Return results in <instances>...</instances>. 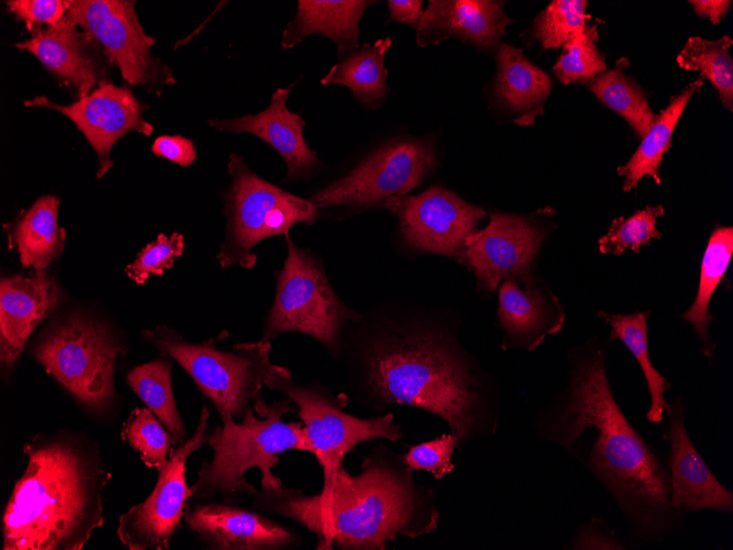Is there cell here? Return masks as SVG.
<instances>
[{
  "label": "cell",
  "instance_id": "1f68e13d",
  "mask_svg": "<svg viewBox=\"0 0 733 550\" xmlns=\"http://www.w3.org/2000/svg\"><path fill=\"white\" fill-rule=\"evenodd\" d=\"M623 61L621 59L616 68L596 76L587 87L602 103L619 113L642 138L655 115L643 90L624 74L627 64Z\"/></svg>",
  "mask_w": 733,
  "mask_h": 550
},
{
  "label": "cell",
  "instance_id": "7c38bea8",
  "mask_svg": "<svg viewBox=\"0 0 733 550\" xmlns=\"http://www.w3.org/2000/svg\"><path fill=\"white\" fill-rule=\"evenodd\" d=\"M436 150L427 138L394 139L365 158L351 172L315 193L319 209L384 205L420 186L436 167Z\"/></svg>",
  "mask_w": 733,
  "mask_h": 550
},
{
  "label": "cell",
  "instance_id": "74e56055",
  "mask_svg": "<svg viewBox=\"0 0 733 550\" xmlns=\"http://www.w3.org/2000/svg\"><path fill=\"white\" fill-rule=\"evenodd\" d=\"M184 238L179 233L158 237L144 247L136 259L126 267L127 276L137 284H144L151 274L161 276L172 267L174 259L183 254Z\"/></svg>",
  "mask_w": 733,
  "mask_h": 550
},
{
  "label": "cell",
  "instance_id": "4fadbf2b",
  "mask_svg": "<svg viewBox=\"0 0 733 550\" xmlns=\"http://www.w3.org/2000/svg\"><path fill=\"white\" fill-rule=\"evenodd\" d=\"M210 413L202 408L198 426L189 439L172 448L167 462L158 469V480L149 496L119 517L120 541L131 550H165L180 527L185 502L193 496L185 481L189 457L204 444Z\"/></svg>",
  "mask_w": 733,
  "mask_h": 550
},
{
  "label": "cell",
  "instance_id": "f546056e",
  "mask_svg": "<svg viewBox=\"0 0 733 550\" xmlns=\"http://www.w3.org/2000/svg\"><path fill=\"white\" fill-rule=\"evenodd\" d=\"M650 313L651 311H638L623 315L599 311L598 317L610 326V338L621 340L641 366L651 396V407L646 413V419L656 424L663 420L664 411L667 412L670 406L664 399V393L669 389L670 383L650 361L647 341Z\"/></svg>",
  "mask_w": 733,
  "mask_h": 550
},
{
  "label": "cell",
  "instance_id": "d6986e66",
  "mask_svg": "<svg viewBox=\"0 0 733 550\" xmlns=\"http://www.w3.org/2000/svg\"><path fill=\"white\" fill-rule=\"evenodd\" d=\"M59 303L56 280L45 271H35L32 277L18 274L1 279L0 361L4 369L16 362L35 327Z\"/></svg>",
  "mask_w": 733,
  "mask_h": 550
},
{
  "label": "cell",
  "instance_id": "d6a6232c",
  "mask_svg": "<svg viewBox=\"0 0 733 550\" xmlns=\"http://www.w3.org/2000/svg\"><path fill=\"white\" fill-rule=\"evenodd\" d=\"M732 44L728 35L715 41L692 36L676 59L680 68L699 71L703 79H708L730 111L733 109V60L729 53Z\"/></svg>",
  "mask_w": 733,
  "mask_h": 550
},
{
  "label": "cell",
  "instance_id": "6da1fadb",
  "mask_svg": "<svg viewBox=\"0 0 733 550\" xmlns=\"http://www.w3.org/2000/svg\"><path fill=\"white\" fill-rule=\"evenodd\" d=\"M535 424L540 438L561 448L587 438L568 452L609 491L638 542L663 540L681 527L683 515L669 504L667 464L617 403L601 347L576 353L566 391Z\"/></svg>",
  "mask_w": 733,
  "mask_h": 550
},
{
  "label": "cell",
  "instance_id": "ffe728a7",
  "mask_svg": "<svg viewBox=\"0 0 733 550\" xmlns=\"http://www.w3.org/2000/svg\"><path fill=\"white\" fill-rule=\"evenodd\" d=\"M498 323L504 330L503 349L534 350L548 335L561 330L565 313L559 299L530 276L507 278L499 284Z\"/></svg>",
  "mask_w": 733,
  "mask_h": 550
},
{
  "label": "cell",
  "instance_id": "8fae6325",
  "mask_svg": "<svg viewBox=\"0 0 733 550\" xmlns=\"http://www.w3.org/2000/svg\"><path fill=\"white\" fill-rule=\"evenodd\" d=\"M67 15L93 36L131 87L159 96L176 85L171 68L151 53L156 38L145 33L135 1L68 0Z\"/></svg>",
  "mask_w": 733,
  "mask_h": 550
},
{
  "label": "cell",
  "instance_id": "ac0fdd59",
  "mask_svg": "<svg viewBox=\"0 0 733 550\" xmlns=\"http://www.w3.org/2000/svg\"><path fill=\"white\" fill-rule=\"evenodd\" d=\"M663 439L669 442V504L680 515L698 509L731 514L733 493L719 482L693 446L684 419L679 397L670 404Z\"/></svg>",
  "mask_w": 733,
  "mask_h": 550
},
{
  "label": "cell",
  "instance_id": "ba28073f",
  "mask_svg": "<svg viewBox=\"0 0 733 550\" xmlns=\"http://www.w3.org/2000/svg\"><path fill=\"white\" fill-rule=\"evenodd\" d=\"M230 184L225 197L226 237L216 258L222 267L234 263L252 268L257 256L252 247L271 236L286 235L297 223L311 225L318 209L252 172L244 159L229 155Z\"/></svg>",
  "mask_w": 733,
  "mask_h": 550
},
{
  "label": "cell",
  "instance_id": "3957f363",
  "mask_svg": "<svg viewBox=\"0 0 733 550\" xmlns=\"http://www.w3.org/2000/svg\"><path fill=\"white\" fill-rule=\"evenodd\" d=\"M253 506L290 518L311 530L318 550H383L397 536L416 538L438 528L433 492L418 484L413 470L385 445L371 449L361 473L340 467L325 492L295 489L258 491Z\"/></svg>",
  "mask_w": 733,
  "mask_h": 550
},
{
  "label": "cell",
  "instance_id": "9a60e30c",
  "mask_svg": "<svg viewBox=\"0 0 733 550\" xmlns=\"http://www.w3.org/2000/svg\"><path fill=\"white\" fill-rule=\"evenodd\" d=\"M26 108H45L68 117L83 134L99 160L97 178L101 179L113 167L111 153L114 144L128 132L150 136L154 127L143 112L146 106L131 88L105 81L89 94L64 105L45 96L25 100Z\"/></svg>",
  "mask_w": 733,
  "mask_h": 550
},
{
  "label": "cell",
  "instance_id": "5bb4252c",
  "mask_svg": "<svg viewBox=\"0 0 733 550\" xmlns=\"http://www.w3.org/2000/svg\"><path fill=\"white\" fill-rule=\"evenodd\" d=\"M384 206L398 218L407 245L456 259H463L469 239L485 216L482 207L439 186L417 195L388 198Z\"/></svg>",
  "mask_w": 733,
  "mask_h": 550
},
{
  "label": "cell",
  "instance_id": "44dd1931",
  "mask_svg": "<svg viewBox=\"0 0 733 550\" xmlns=\"http://www.w3.org/2000/svg\"><path fill=\"white\" fill-rule=\"evenodd\" d=\"M505 2L493 0H430L416 25L420 47L455 37L480 49H494L512 23Z\"/></svg>",
  "mask_w": 733,
  "mask_h": 550
},
{
  "label": "cell",
  "instance_id": "5b68a950",
  "mask_svg": "<svg viewBox=\"0 0 733 550\" xmlns=\"http://www.w3.org/2000/svg\"><path fill=\"white\" fill-rule=\"evenodd\" d=\"M292 407L290 400L268 404L260 394L240 420H222L223 425L208 436L213 457L202 462L191 487L192 497L221 496L233 502L240 493L253 496L258 490L245 478L253 468L261 473V490L281 489V480L272 473L279 454L287 450L312 453L303 423L282 419Z\"/></svg>",
  "mask_w": 733,
  "mask_h": 550
},
{
  "label": "cell",
  "instance_id": "30bf717a",
  "mask_svg": "<svg viewBox=\"0 0 733 550\" xmlns=\"http://www.w3.org/2000/svg\"><path fill=\"white\" fill-rule=\"evenodd\" d=\"M264 386L281 392L298 407L312 453L323 469V492L332 485L345 456L357 445L372 439L395 441L403 436L392 413L368 419L348 414L345 395H334L318 384L295 383L284 367L271 363Z\"/></svg>",
  "mask_w": 733,
  "mask_h": 550
},
{
  "label": "cell",
  "instance_id": "277c9868",
  "mask_svg": "<svg viewBox=\"0 0 733 550\" xmlns=\"http://www.w3.org/2000/svg\"><path fill=\"white\" fill-rule=\"evenodd\" d=\"M27 465L1 519L3 550H81L104 523L112 475L84 436L37 434L23 446Z\"/></svg>",
  "mask_w": 733,
  "mask_h": 550
},
{
  "label": "cell",
  "instance_id": "e575fe53",
  "mask_svg": "<svg viewBox=\"0 0 733 550\" xmlns=\"http://www.w3.org/2000/svg\"><path fill=\"white\" fill-rule=\"evenodd\" d=\"M121 437L148 468L159 469L170 454L172 437L159 418L147 408L132 411L121 430Z\"/></svg>",
  "mask_w": 733,
  "mask_h": 550
},
{
  "label": "cell",
  "instance_id": "cb8c5ba5",
  "mask_svg": "<svg viewBox=\"0 0 733 550\" xmlns=\"http://www.w3.org/2000/svg\"><path fill=\"white\" fill-rule=\"evenodd\" d=\"M497 75L494 93L508 110L512 122L530 126L543 114L544 101L551 92L549 75L533 65L522 52L507 43H500L497 52Z\"/></svg>",
  "mask_w": 733,
  "mask_h": 550
},
{
  "label": "cell",
  "instance_id": "60d3db41",
  "mask_svg": "<svg viewBox=\"0 0 733 550\" xmlns=\"http://www.w3.org/2000/svg\"><path fill=\"white\" fill-rule=\"evenodd\" d=\"M151 151L182 167L192 165L196 158L193 142L181 135L157 137L151 146Z\"/></svg>",
  "mask_w": 733,
  "mask_h": 550
},
{
  "label": "cell",
  "instance_id": "2e32d148",
  "mask_svg": "<svg viewBox=\"0 0 733 550\" xmlns=\"http://www.w3.org/2000/svg\"><path fill=\"white\" fill-rule=\"evenodd\" d=\"M544 237V231L525 216L492 213L489 224L467 242L463 261L482 289L495 291L507 278L523 280Z\"/></svg>",
  "mask_w": 733,
  "mask_h": 550
},
{
  "label": "cell",
  "instance_id": "d4e9b609",
  "mask_svg": "<svg viewBox=\"0 0 733 550\" xmlns=\"http://www.w3.org/2000/svg\"><path fill=\"white\" fill-rule=\"evenodd\" d=\"M374 1L300 0L297 11L286 25L281 45L291 49L311 34H320L337 45L338 58L359 47V21Z\"/></svg>",
  "mask_w": 733,
  "mask_h": 550
},
{
  "label": "cell",
  "instance_id": "f1b7e54d",
  "mask_svg": "<svg viewBox=\"0 0 733 550\" xmlns=\"http://www.w3.org/2000/svg\"><path fill=\"white\" fill-rule=\"evenodd\" d=\"M733 251V228L718 226L710 235L704 250L697 295L690 307L681 315L688 322L701 341V351L711 358L714 345L711 341L709 326L712 321L710 302L721 279L729 268Z\"/></svg>",
  "mask_w": 733,
  "mask_h": 550
},
{
  "label": "cell",
  "instance_id": "4dcf8cb0",
  "mask_svg": "<svg viewBox=\"0 0 733 550\" xmlns=\"http://www.w3.org/2000/svg\"><path fill=\"white\" fill-rule=\"evenodd\" d=\"M126 380L137 396L159 418L173 442H185L189 436L174 402L171 362L158 359L137 366L128 372Z\"/></svg>",
  "mask_w": 733,
  "mask_h": 550
},
{
  "label": "cell",
  "instance_id": "7a4b0ae2",
  "mask_svg": "<svg viewBox=\"0 0 733 550\" xmlns=\"http://www.w3.org/2000/svg\"><path fill=\"white\" fill-rule=\"evenodd\" d=\"M354 341L357 401L384 411L409 405L442 418L458 447L497 427L474 366L454 335L426 322L381 317Z\"/></svg>",
  "mask_w": 733,
  "mask_h": 550
},
{
  "label": "cell",
  "instance_id": "52a82bcc",
  "mask_svg": "<svg viewBox=\"0 0 733 550\" xmlns=\"http://www.w3.org/2000/svg\"><path fill=\"white\" fill-rule=\"evenodd\" d=\"M287 255L277 272V290L263 323V341L289 332L306 334L327 348L341 352L345 333L359 318L334 291L324 268L308 250L285 235Z\"/></svg>",
  "mask_w": 733,
  "mask_h": 550
},
{
  "label": "cell",
  "instance_id": "83f0119b",
  "mask_svg": "<svg viewBox=\"0 0 733 550\" xmlns=\"http://www.w3.org/2000/svg\"><path fill=\"white\" fill-rule=\"evenodd\" d=\"M703 85V78L690 82L683 91L672 97L669 104L654 117L647 133L642 137L635 153L627 164L618 167V173L624 177L622 190L634 189L644 176H650L659 184L658 167L664 154L670 147L674 130L695 92Z\"/></svg>",
  "mask_w": 733,
  "mask_h": 550
},
{
  "label": "cell",
  "instance_id": "484cf974",
  "mask_svg": "<svg viewBox=\"0 0 733 550\" xmlns=\"http://www.w3.org/2000/svg\"><path fill=\"white\" fill-rule=\"evenodd\" d=\"M60 199L55 195L38 198L30 209L3 224L9 249H15L24 268L44 271L63 250L66 232L58 225Z\"/></svg>",
  "mask_w": 733,
  "mask_h": 550
},
{
  "label": "cell",
  "instance_id": "ab89813d",
  "mask_svg": "<svg viewBox=\"0 0 733 550\" xmlns=\"http://www.w3.org/2000/svg\"><path fill=\"white\" fill-rule=\"evenodd\" d=\"M4 3L30 33L57 25L68 13V0H8Z\"/></svg>",
  "mask_w": 733,
  "mask_h": 550
},
{
  "label": "cell",
  "instance_id": "603a6c76",
  "mask_svg": "<svg viewBox=\"0 0 733 550\" xmlns=\"http://www.w3.org/2000/svg\"><path fill=\"white\" fill-rule=\"evenodd\" d=\"M183 518L210 549L271 550L296 542L295 535L282 525L229 505H195L184 510Z\"/></svg>",
  "mask_w": 733,
  "mask_h": 550
},
{
  "label": "cell",
  "instance_id": "f35d334b",
  "mask_svg": "<svg viewBox=\"0 0 733 550\" xmlns=\"http://www.w3.org/2000/svg\"><path fill=\"white\" fill-rule=\"evenodd\" d=\"M455 447V436L451 433L442 434L432 440L409 447L403 459L411 470H425L440 480L454 470L451 456Z\"/></svg>",
  "mask_w": 733,
  "mask_h": 550
},
{
  "label": "cell",
  "instance_id": "7402d4cb",
  "mask_svg": "<svg viewBox=\"0 0 733 550\" xmlns=\"http://www.w3.org/2000/svg\"><path fill=\"white\" fill-rule=\"evenodd\" d=\"M295 82L279 88L267 109L235 119H208V124L222 132L252 134L273 147L286 164V181L309 177L318 167L316 153L306 144L305 121L286 108V100Z\"/></svg>",
  "mask_w": 733,
  "mask_h": 550
},
{
  "label": "cell",
  "instance_id": "8992f818",
  "mask_svg": "<svg viewBox=\"0 0 733 550\" xmlns=\"http://www.w3.org/2000/svg\"><path fill=\"white\" fill-rule=\"evenodd\" d=\"M144 338L171 357L214 404L221 419L240 420L264 386L270 362V341L241 343L223 350L216 339L201 344L184 340L173 328L156 326Z\"/></svg>",
  "mask_w": 733,
  "mask_h": 550
},
{
  "label": "cell",
  "instance_id": "ee69618b",
  "mask_svg": "<svg viewBox=\"0 0 733 550\" xmlns=\"http://www.w3.org/2000/svg\"><path fill=\"white\" fill-rule=\"evenodd\" d=\"M689 3L699 16H707L712 24H718L726 15L732 2L730 0H692Z\"/></svg>",
  "mask_w": 733,
  "mask_h": 550
},
{
  "label": "cell",
  "instance_id": "7bdbcfd3",
  "mask_svg": "<svg viewBox=\"0 0 733 550\" xmlns=\"http://www.w3.org/2000/svg\"><path fill=\"white\" fill-rule=\"evenodd\" d=\"M390 21L407 23L416 27L424 11L419 0H390Z\"/></svg>",
  "mask_w": 733,
  "mask_h": 550
},
{
  "label": "cell",
  "instance_id": "e0dca14e",
  "mask_svg": "<svg viewBox=\"0 0 733 550\" xmlns=\"http://www.w3.org/2000/svg\"><path fill=\"white\" fill-rule=\"evenodd\" d=\"M15 47L33 54L60 82L75 88L78 99L109 81L112 65L104 50L68 15L57 25L34 30Z\"/></svg>",
  "mask_w": 733,
  "mask_h": 550
},
{
  "label": "cell",
  "instance_id": "d590c367",
  "mask_svg": "<svg viewBox=\"0 0 733 550\" xmlns=\"http://www.w3.org/2000/svg\"><path fill=\"white\" fill-rule=\"evenodd\" d=\"M585 0H554L533 21L532 37L543 48L563 46L575 33L587 24Z\"/></svg>",
  "mask_w": 733,
  "mask_h": 550
},
{
  "label": "cell",
  "instance_id": "4316f807",
  "mask_svg": "<svg viewBox=\"0 0 733 550\" xmlns=\"http://www.w3.org/2000/svg\"><path fill=\"white\" fill-rule=\"evenodd\" d=\"M392 45L391 37L380 38L373 45L363 44L340 58L322 78L320 83L348 87L354 99L369 109L379 108L387 92V70L384 57Z\"/></svg>",
  "mask_w": 733,
  "mask_h": 550
},
{
  "label": "cell",
  "instance_id": "9c48e42d",
  "mask_svg": "<svg viewBox=\"0 0 733 550\" xmlns=\"http://www.w3.org/2000/svg\"><path fill=\"white\" fill-rule=\"evenodd\" d=\"M120 352L121 345L102 324L71 312L46 326L33 357L74 396L101 412L114 397V364Z\"/></svg>",
  "mask_w": 733,
  "mask_h": 550
},
{
  "label": "cell",
  "instance_id": "8d00e7d4",
  "mask_svg": "<svg viewBox=\"0 0 733 550\" xmlns=\"http://www.w3.org/2000/svg\"><path fill=\"white\" fill-rule=\"evenodd\" d=\"M664 213L662 205L646 206L627 218L613 220L607 234L598 242L599 250L617 256L629 248L638 252L640 247L649 244L651 239L661 238L656 221Z\"/></svg>",
  "mask_w": 733,
  "mask_h": 550
},
{
  "label": "cell",
  "instance_id": "b9f144b4",
  "mask_svg": "<svg viewBox=\"0 0 733 550\" xmlns=\"http://www.w3.org/2000/svg\"><path fill=\"white\" fill-rule=\"evenodd\" d=\"M607 539L617 540L602 520L593 519L589 525L584 526V529H579L574 549H593V547L594 549H624L620 542Z\"/></svg>",
  "mask_w": 733,
  "mask_h": 550
},
{
  "label": "cell",
  "instance_id": "836d02e7",
  "mask_svg": "<svg viewBox=\"0 0 733 550\" xmlns=\"http://www.w3.org/2000/svg\"><path fill=\"white\" fill-rule=\"evenodd\" d=\"M597 42V26L586 25L563 45V52L553 66L562 83H588L607 70L605 56L598 50Z\"/></svg>",
  "mask_w": 733,
  "mask_h": 550
}]
</instances>
